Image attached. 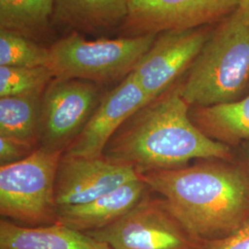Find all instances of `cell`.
Segmentation results:
<instances>
[{
  "label": "cell",
  "mask_w": 249,
  "mask_h": 249,
  "mask_svg": "<svg viewBox=\"0 0 249 249\" xmlns=\"http://www.w3.org/2000/svg\"><path fill=\"white\" fill-rule=\"evenodd\" d=\"M180 80L135 112L107 143L104 156L140 175L175 169L193 160H231L230 147L206 136L189 116Z\"/></svg>",
  "instance_id": "6da1fadb"
},
{
  "label": "cell",
  "mask_w": 249,
  "mask_h": 249,
  "mask_svg": "<svg viewBox=\"0 0 249 249\" xmlns=\"http://www.w3.org/2000/svg\"><path fill=\"white\" fill-rule=\"evenodd\" d=\"M218 159L141 175L184 228L206 243L224 238L249 219V177Z\"/></svg>",
  "instance_id": "7a4b0ae2"
},
{
  "label": "cell",
  "mask_w": 249,
  "mask_h": 249,
  "mask_svg": "<svg viewBox=\"0 0 249 249\" xmlns=\"http://www.w3.org/2000/svg\"><path fill=\"white\" fill-rule=\"evenodd\" d=\"M180 92L189 107L228 104L249 94V11L238 8L214 24L180 80Z\"/></svg>",
  "instance_id": "3957f363"
},
{
  "label": "cell",
  "mask_w": 249,
  "mask_h": 249,
  "mask_svg": "<svg viewBox=\"0 0 249 249\" xmlns=\"http://www.w3.org/2000/svg\"><path fill=\"white\" fill-rule=\"evenodd\" d=\"M156 36L88 40L71 32L49 45L48 68L54 78L89 80L100 86L120 82L132 72Z\"/></svg>",
  "instance_id": "277c9868"
},
{
  "label": "cell",
  "mask_w": 249,
  "mask_h": 249,
  "mask_svg": "<svg viewBox=\"0 0 249 249\" xmlns=\"http://www.w3.org/2000/svg\"><path fill=\"white\" fill-rule=\"evenodd\" d=\"M62 152L37 148L24 160L0 167V214L18 225L56 223V170Z\"/></svg>",
  "instance_id": "5b68a950"
},
{
  "label": "cell",
  "mask_w": 249,
  "mask_h": 249,
  "mask_svg": "<svg viewBox=\"0 0 249 249\" xmlns=\"http://www.w3.org/2000/svg\"><path fill=\"white\" fill-rule=\"evenodd\" d=\"M151 193L116 223L86 233L113 249H206L209 243L189 233L164 198Z\"/></svg>",
  "instance_id": "8992f818"
},
{
  "label": "cell",
  "mask_w": 249,
  "mask_h": 249,
  "mask_svg": "<svg viewBox=\"0 0 249 249\" xmlns=\"http://www.w3.org/2000/svg\"><path fill=\"white\" fill-rule=\"evenodd\" d=\"M105 93L102 86L89 80L54 78L41 97L38 148L64 154Z\"/></svg>",
  "instance_id": "52a82bcc"
},
{
  "label": "cell",
  "mask_w": 249,
  "mask_h": 249,
  "mask_svg": "<svg viewBox=\"0 0 249 249\" xmlns=\"http://www.w3.org/2000/svg\"><path fill=\"white\" fill-rule=\"evenodd\" d=\"M239 8L238 0H129L120 37L214 25Z\"/></svg>",
  "instance_id": "ba28073f"
},
{
  "label": "cell",
  "mask_w": 249,
  "mask_h": 249,
  "mask_svg": "<svg viewBox=\"0 0 249 249\" xmlns=\"http://www.w3.org/2000/svg\"><path fill=\"white\" fill-rule=\"evenodd\" d=\"M213 25L167 31L156 36L131 72L150 102L181 80L195 61Z\"/></svg>",
  "instance_id": "9c48e42d"
},
{
  "label": "cell",
  "mask_w": 249,
  "mask_h": 249,
  "mask_svg": "<svg viewBox=\"0 0 249 249\" xmlns=\"http://www.w3.org/2000/svg\"><path fill=\"white\" fill-rule=\"evenodd\" d=\"M141 178L132 166L100 157L63 154L54 182L57 207L84 204Z\"/></svg>",
  "instance_id": "30bf717a"
},
{
  "label": "cell",
  "mask_w": 249,
  "mask_h": 249,
  "mask_svg": "<svg viewBox=\"0 0 249 249\" xmlns=\"http://www.w3.org/2000/svg\"><path fill=\"white\" fill-rule=\"evenodd\" d=\"M148 103L150 100L130 73L105 93L88 123L64 154L78 157L103 156L114 134Z\"/></svg>",
  "instance_id": "8fae6325"
},
{
  "label": "cell",
  "mask_w": 249,
  "mask_h": 249,
  "mask_svg": "<svg viewBox=\"0 0 249 249\" xmlns=\"http://www.w3.org/2000/svg\"><path fill=\"white\" fill-rule=\"evenodd\" d=\"M150 190L142 178L136 179L87 203L57 207L56 223L83 232L106 228L128 213Z\"/></svg>",
  "instance_id": "7c38bea8"
},
{
  "label": "cell",
  "mask_w": 249,
  "mask_h": 249,
  "mask_svg": "<svg viewBox=\"0 0 249 249\" xmlns=\"http://www.w3.org/2000/svg\"><path fill=\"white\" fill-rule=\"evenodd\" d=\"M128 1L53 0V22L81 36L118 33L128 13Z\"/></svg>",
  "instance_id": "4fadbf2b"
},
{
  "label": "cell",
  "mask_w": 249,
  "mask_h": 249,
  "mask_svg": "<svg viewBox=\"0 0 249 249\" xmlns=\"http://www.w3.org/2000/svg\"><path fill=\"white\" fill-rule=\"evenodd\" d=\"M0 249H113L109 245L60 223L28 227L0 221Z\"/></svg>",
  "instance_id": "5bb4252c"
},
{
  "label": "cell",
  "mask_w": 249,
  "mask_h": 249,
  "mask_svg": "<svg viewBox=\"0 0 249 249\" xmlns=\"http://www.w3.org/2000/svg\"><path fill=\"white\" fill-rule=\"evenodd\" d=\"M189 116L196 126L216 142L229 146L249 141V93L228 104L190 107Z\"/></svg>",
  "instance_id": "9a60e30c"
},
{
  "label": "cell",
  "mask_w": 249,
  "mask_h": 249,
  "mask_svg": "<svg viewBox=\"0 0 249 249\" xmlns=\"http://www.w3.org/2000/svg\"><path fill=\"white\" fill-rule=\"evenodd\" d=\"M53 0H0V30L43 44L53 33Z\"/></svg>",
  "instance_id": "2e32d148"
},
{
  "label": "cell",
  "mask_w": 249,
  "mask_h": 249,
  "mask_svg": "<svg viewBox=\"0 0 249 249\" xmlns=\"http://www.w3.org/2000/svg\"><path fill=\"white\" fill-rule=\"evenodd\" d=\"M42 94L0 98V137L38 148Z\"/></svg>",
  "instance_id": "e0dca14e"
},
{
  "label": "cell",
  "mask_w": 249,
  "mask_h": 249,
  "mask_svg": "<svg viewBox=\"0 0 249 249\" xmlns=\"http://www.w3.org/2000/svg\"><path fill=\"white\" fill-rule=\"evenodd\" d=\"M49 60V46L26 36L0 30V66L48 68Z\"/></svg>",
  "instance_id": "ac0fdd59"
},
{
  "label": "cell",
  "mask_w": 249,
  "mask_h": 249,
  "mask_svg": "<svg viewBox=\"0 0 249 249\" xmlns=\"http://www.w3.org/2000/svg\"><path fill=\"white\" fill-rule=\"evenodd\" d=\"M53 79L47 67L0 66V98L43 93Z\"/></svg>",
  "instance_id": "d6986e66"
},
{
  "label": "cell",
  "mask_w": 249,
  "mask_h": 249,
  "mask_svg": "<svg viewBox=\"0 0 249 249\" xmlns=\"http://www.w3.org/2000/svg\"><path fill=\"white\" fill-rule=\"evenodd\" d=\"M36 148L6 137H0V167L24 160Z\"/></svg>",
  "instance_id": "ffe728a7"
},
{
  "label": "cell",
  "mask_w": 249,
  "mask_h": 249,
  "mask_svg": "<svg viewBox=\"0 0 249 249\" xmlns=\"http://www.w3.org/2000/svg\"><path fill=\"white\" fill-rule=\"evenodd\" d=\"M206 249H249V219L231 234L209 243Z\"/></svg>",
  "instance_id": "44dd1931"
},
{
  "label": "cell",
  "mask_w": 249,
  "mask_h": 249,
  "mask_svg": "<svg viewBox=\"0 0 249 249\" xmlns=\"http://www.w3.org/2000/svg\"><path fill=\"white\" fill-rule=\"evenodd\" d=\"M241 155L243 162V166L241 168L244 170L249 177V141L243 143Z\"/></svg>",
  "instance_id": "7402d4cb"
},
{
  "label": "cell",
  "mask_w": 249,
  "mask_h": 249,
  "mask_svg": "<svg viewBox=\"0 0 249 249\" xmlns=\"http://www.w3.org/2000/svg\"><path fill=\"white\" fill-rule=\"evenodd\" d=\"M239 8L249 12V0H238Z\"/></svg>",
  "instance_id": "603a6c76"
}]
</instances>
